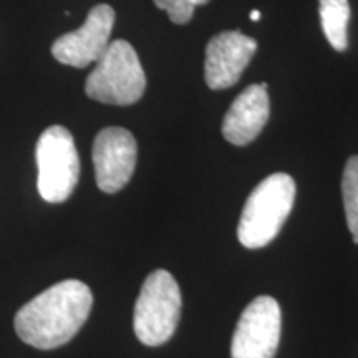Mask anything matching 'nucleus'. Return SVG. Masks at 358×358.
Instances as JSON below:
<instances>
[{"mask_svg": "<svg viewBox=\"0 0 358 358\" xmlns=\"http://www.w3.org/2000/svg\"><path fill=\"white\" fill-rule=\"evenodd\" d=\"M93 294L83 282L69 279L52 285L17 312L13 327L22 342L38 350L69 343L87 322Z\"/></svg>", "mask_w": 358, "mask_h": 358, "instance_id": "1", "label": "nucleus"}, {"mask_svg": "<svg viewBox=\"0 0 358 358\" xmlns=\"http://www.w3.org/2000/svg\"><path fill=\"white\" fill-rule=\"evenodd\" d=\"M295 201V181L285 173H275L259 182L250 192L241 214L237 237L248 249H261L279 234Z\"/></svg>", "mask_w": 358, "mask_h": 358, "instance_id": "2", "label": "nucleus"}, {"mask_svg": "<svg viewBox=\"0 0 358 358\" xmlns=\"http://www.w3.org/2000/svg\"><path fill=\"white\" fill-rule=\"evenodd\" d=\"M145 90V70L131 43L127 40H115L108 45L85 85L88 98L118 106L140 101Z\"/></svg>", "mask_w": 358, "mask_h": 358, "instance_id": "3", "label": "nucleus"}, {"mask_svg": "<svg viewBox=\"0 0 358 358\" xmlns=\"http://www.w3.org/2000/svg\"><path fill=\"white\" fill-rule=\"evenodd\" d=\"M181 307L176 279L164 268L151 272L143 282L134 306L133 329L138 340L148 347L166 343L176 332Z\"/></svg>", "mask_w": 358, "mask_h": 358, "instance_id": "4", "label": "nucleus"}, {"mask_svg": "<svg viewBox=\"0 0 358 358\" xmlns=\"http://www.w3.org/2000/svg\"><path fill=\"white\" fill-rule=\"evenodd\" d=\"M37 187L43 201L65 203L78 185L80 158L71 133L64 127H50L38 138Z\"/></svg>", "mask_w": 358, "mask_h": 358, "instance_id": "5", "label": "nucleus"}, {"mask_svg": "<svg viewBox=\"0 0 358 358\" xmlns=\"http://www.w3.org/2000/svg\"><path fill=\"white\" fill-rule=\"evenodd\" d=\"M280 306L259 295L244 308L232 337V358H274L280 342Z\"/></svg>", "mask_w": 358, "mask_h": 358, "instance_id": "6", "label": "nucleus"}, {"mask_svg": "<svg viewBox=\"0 0 358 358\" xmlns=\"http://www.w3.org/2000/svg\"><path fill=\"white\" fill-rule=\"evenodd\" d=\"M115 10L106 3L93 7L85 24L75 32L62 35L52 45V55L64 65L87 69L96 64L110 45Z\"/></svg>", "mask_w": 358, "mask_h": 358, "instance_id": "7", "label": "nucleus"}, {"mask_svg": "<svg viewBox=\"0 0 358 358\" xmlns=\"http://www.w3.org/2000/svg\"><path fill=\"white\" fill-rule=\"evenodd\" d=\"M136 140L124 128H105L93 143V166L96 185L103 192L122 191L136 168Z\"/></svg>", "mask_w": 358, "mask_h": 358, "instance_id": "8", "label": "nucleus"}, {"mask_svg": "<svg viewBox=\"0 0 358 358\" xmlns=\"http://www.w3.org/2000/svg\"><path fill=\"white\" fill-rule=\"evenodd\" d=\"M256 50V40L236 30L213 37L206 47L204 78L208 87L211 90L234 87Z\"/></svg>", "mask_w": 358, "mask_h": 358, "instance_id": "9", "label": "nucleus"}, {"mask_svg": "<svg viewBox=\"0 0 358 358\" xmlns=\"http://www.w3.org/2000/svg\"><path fill=\"white\" fill-rule=\"evenodd\" d=\"M268 111L271 105H268L267 83L250 85L236 98L224 116L222 136L231 145H249L267 124Z\"/></svg>", "mask_w": 358, "mask_h": 358, "instance_id": "10", "label": "nucleus"}, {"mask_svg": "<svg viewBox=\"0 0 358 358\" xmlns=\"http://www.w3.org/2000/svg\"><path fill=\"white\" fill-rule=\"evenodd\" d=\"M320 22L325 38L337 52H345L348 47L347 27L350 20L348 0H319Z\"/></svg>", "mask_w": 358, "mask_h": 358, "instance_id": "11", "label": "nucleus"}, {"mask_svg": "<svg viewBox=\"0 0 358 358\" xmlns=\"http://www.w3.org/2000/svg\"><path fill=\"white\" fill-rule=\"evenodd\" d=\"M342 194L348 229L358 237V156H352L347 161L342 178Z\"/></svg>", "mask_w": 358, "mask_h": 358, "instance_id": "12", "label": "nucleus"}, {"mask_svg": "<svg viewBox=\"0 0 358 358\" xmlns=\"http://www.w3.org/2000/svg\"><path fill=\"white\" fill-rule=\"evenodd\" d=\"M155 6L168 13L169 20L178 25H185L194 15V8L204 6L209 0H153Z\"/></svg>", "mask_w": 358, "mask_h": 358, "instance_id": "13", "label": "nucleus"}, {"mask_svg": "<svg viewBox=\"0 0 358 358\" xmlns=\"http://www.w3.org/2000/svg\"><path fill=\"white\" fill-rule=\"evenodd\" d=\"M250 20H254V22H257V20H261V12L259 10H252L250 12Z\"/></svg>", "mask_w": 358, "mask_h": 358, "instance_id": "14", "label": "nucleus"}, {"mask_svg": "<svg viewBox=\"0 0 358 358\" xmlns=\"http://www.w3.org/2000/svg\"><path fill=\"white\" fill-rule=\"evenodd\" d=\"M353 243L358 244V237H357V236H353Z\"/></svg>", "mask_w": 358, "mask_h": 358, "instance_id": "15", "label": "nucleus"}]
</instances>
